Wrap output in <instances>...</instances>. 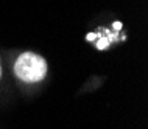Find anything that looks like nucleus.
I'll return each instance as SVG.
<instances>
[{"instance_id":"nucleus-1","label":"nucleus","mask_w":148,"mask_h":129,"mask_svg":"<svg viewBox=\"0 0 148 129\" xmlns=\"http://www.w3.org/2000/svg\"><path fill=\"white\" fill-rule=\"evenodd\" d=\"M14 73L23 83H39L47 75V61L33 51H23L14 62Z\"/></svg>"},{"instance_id":"nucleus-2","label":"nucleus","mask_w":148,"mask_h":129,"mask_svg":"<svg viewBox=\"0 0 148 129\" xmlns=\"http://www.w3.org/2000/svg\"><path fill=\"white\" fill-rule=\"evenodd\" d=\"M0 78H2V67H0Z\"/></svg>"}]
</instances>
